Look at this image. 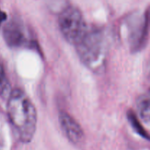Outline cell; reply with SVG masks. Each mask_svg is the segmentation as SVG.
I'll return each mask as SVG.
<instances>
[{"instance_id": "cell-1", "label": "cell", "mask_w": 150, "mask_h": 150, "mask_svg": "<svg viewBox=\"0 0 150 150\" xmlns=\"http://www.w3.org/2000/svg\"><path fill=\"white\" fill-rule=\"evenodd\" d=\"M7 112L19 141L29 143L36 131L38 114L34 104L23 90L16 88L12 91L7 99Z\"/></svg>"}, {"instance_id": "cell-2", "label": "cell", "mask_w": 150, "mask_h": 150, "mask_svg": "<svg viewBox=\"0 0 150 150\" xmlns=\"http://www.w3.org/2000/svg\"><path fill=\"white\" fill-rule=\"evenodd\" d=\"M75 47L81 61L86 67L98 72L105 68L108 42L102 29L89 27L84 37Z\"/></svg>"}, {"instance_id": "cell-3", "label": "cell", "mask_w": 150, "mask_h": 150, "mask_svg": "<svg viewBox=\"0 0 150 150\" xmlns=\"http://www.w3.org/2000/svg\"><path fill=\"white\" fill-rule=\"evenodd\" d=\"M58 24L64 39L76 45L84 37L89 29L81 12L72 5H67L59 13Z\"/></svg>"}, {"instance_id": "cell-4", "label": "cell", "mask_w": 150, "mask_h": 150, "mask_svg": "<svg viewBox=\"0 0 150 150\" xmlns=\"http://www.w3.org/2000/svg\"><path fill=\"white\" fill-rule=\"evenodd\" d=\"M3 38L7 46L12 48H34L35 40L29 35V32L18 18H13L3 28Z\"/></svg>"}, {"instance_id": "cell-5", "label": "cell", "mask_w": 150, "mask_h": 150, "mask_svg": "<svg viewBox=\"0 0 150 150\" xmlns=\"http://www.w3.org/2000/svg\"><path fill=\"white\" fill-rule=\"evenodd\" d=\"M150 34V6L140 18H134L129 33V42L132 52L137 53L146 45Z\"/></svg>"}, {"instance_id": "cell-6", "label": "cell", "mask_w": 150, "mask_h": 150, "mask_svg": "<svg viewBox=\"0 0 150 150\" xmlns=\"http://www.w3.org/2000/svg\"><path fill=\"white\" fill-rule=\"evenodd\" d=\"M59 121L63 132L68 140L74 144H81L85 139L84 132L79 123L65 111L59 114Z\"/></svg>"}, {"instance_id": "cell-7", "label": "cell", "mask_w": 150, "mask_h": 150, "mask_svg": "<svg viewBox=\"0 0 150 150\" xmlns=\"http://www.w3.org/2000/svg\"><path fill=\"white\" fill-rule=\"evenodd\" d=\"M136 107L142 120L150 124V89L149 92L142 94L137 98Z\"/></svg>"}, {"instance_id": "cell-8", "label": "cell", "mask_w": 150, "mask_h": 150, "mask_svg": "<svg viewBox=\"0 0 150 150\" xmlns=\"http://www.w3.org/2000/svg\"><path fill=\"white\" fill-rule=\"evenodd\" d=\"M127 117L128 121L130 122V125L133 127V130H135V132H136V133H138L139 136H142V138H144V139H146V140L148 141H150V135L148 133V132L145 130L144 127H143L142 123L140 122V121H139V119H138L137 116L136 115V114H135L132 110L127 111Z\"/></svg>"}, {"instance_id": "cell-9", "label": "cell", "mask_w": 150, "mask_h": 150, "mask_svg": "<svg viewBox=\"0 0 150 150\" xmlns=\"http://www.w3.org/2000/svg\"><path fill=\"white\" fill-rule=\"evenodd\" d=\"M11 85L7 77L4 67L0 62V98L2 99H8L12 92Z\"/></svg>"}, {"instance_id": "cell-10", "label": "cell", "mask_w": 150, "mask_h": 150, "mask_svg": "<svg viewBox=\"0 0 150 150\" xmlns=\"http://www.w3.org/2000/svg\"><path fill=\"white\" fill-rule=\"evenodd\" d=\"M6 18H7V15H6V13L0 10V26H1V23L3 21H4L6 20Z\"/></svg>"}]
</instances>
